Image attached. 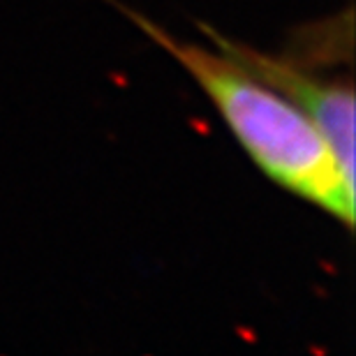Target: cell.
Here are the masks:
<instances>
[{
	"instance_id": "cell-1",
	"label": "cell",
	"mask_w": 356,
	"mask_h": 356,
	"mask_svg": "<svg viewBox=\"0 0 356 356\" xmlns=\"http://www.w3.org/2000/svg\"><path fill=\"white\" fill-rule=\"evenodd\" d=\"M120 10L206 92L252 162L282 190L319 206L347 229L354 225V183L340 172L315 123L282 92L254 76L222 49H206Z\"/></svg>"
},
{
	"instance_id": "cell-2",
	"label": "cell",
	"mask_w": 356,
	"mask_h": 356,
	"mask_svg": "<svg viewBox=\"0 0 356 356\" xmlns=\"http://www.w3.org/2000/svg\"><path fill=\"white\" fill-rule=\"evenodd\" d=\"M206 38L213 44L229 54L234 60L248 67L254 76L273 86L284 97H289L305 116H308L319 134L326 139L340 172L354 183V88L350 81L322 79L310 72L301 60L284 56L261 54L238 42L222 38L209 26H202Z\"/></svg>"
}]
</instances>
